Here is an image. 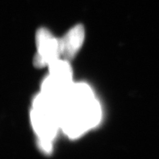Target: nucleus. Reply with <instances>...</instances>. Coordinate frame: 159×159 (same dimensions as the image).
I'll list each match as a JSON object with an SVG mask.
<instances>
[{
	"label": "nucleus",
	"mask_w": 159,
	"mask_h": 159,
	"mask_svg": "<svg viewBox=\"0 0 159 159\" xmlns=\"http://www.w3.org/2000/svg\"><path fill=\"white\" fill-rule=\"evenodd\" d=\"M102 109L91 88L85 83L72 85L59 104L60 127L70 138H78L101 120Z\"/></svg>",
	"instance_id": "1"
},
{
	"label": "nucleus",
	"mask_w": 159,
	"mask_h": 159,
	"mask_svg": "<svg viewBox=\"0 0 159 159\" xmlns=\"http://www.w3.org/2000/svg\"><path fill=\"white\" fill-rule=\"evenodd\" d=\"M35 40L37 52L33 58V64L35 67L48 66L50 63L62 56L61 39L54 37L47 29H39Z\"/></svg>",
	"instance_id": "3"
},
{
	"label": "nucleus",
	"mask_w": 159,
	"mask_h": 159,
	"mask_svg": "<svg viewBox=\"0 0 159 159\" xmlns=\"http://www.w3.org/2000/svg\"><path fill=\"white\" fill-rule=\"evenodd\" d=\"M31 118L41 148L50 151L53 139L61 129L59 104L43 93H39L33 101Z\"/></svg>",
	"instance_id": "2"
},
{
	"label": "nucleus",
	"mask_w": 159,
	"mask_h": 159,
	"mask_svg": "<svg viewBox=\"0 0 159 159\" xmlns=\"http://www.w3.org/2000/svg\"><path fill=\"white\" fill-rule=\"evenodd\" d=\"M84 38L85 31L82 25L72 27L61 39L62 46V56L67 61L74 58L81 48Z\"/></svg>",
	"instance_id": "4"
},
{
	"label": "nucleus",
	"mask_w": 159,
	"mask_h": 159,
	"mask_svg": "<svg viewBox=\"0 0 159 159\" xmlns=\"http://www.w3.org/2000/svg\"><path fill=\"white\" fill-rule=\"evenodd\" d=\"M49 74L66 82L72 83V70L67 60L57 59L48 64Z\"/></svg>",
	"instance_id": "5"
}]
</instances>
